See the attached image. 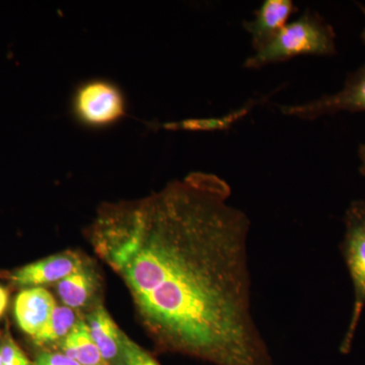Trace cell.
<instances>
[{"label": "cell", "instance_id": "1", "mask_svg": "<svg viewBox=\"0 0 365 365\" xmlns=\"http://www.w3.org/2000/svg\"><path fill=\"white\" fill-rule=\"evenodd\" d=\"M230 195L222 178L193 173L145 198L104 204L91 242L162 349L274 365L252 312L251 222Z\"/></svg>", "mask_w": 365, "mask_h": 365}, {"label": "cell", "instance_id": "2", "mask_svg": "<svg viewBox=\"0 0 365 365\" xmlns=\"http://www.w3.org/2000/svg\"><path fill=\"white\" fill-rule=\"evenodd\" d=\"M336 53L333 26L317 11L307 9L299 19L281 29L267 45L248 57L244 66L259 69L304 55L333 56Z\"/></svg>", "mask_w": 365, "mask_h": 365}, {"label": "cell", "instance_id": "3", "mask_svg": "<svg viewBox=\"0 0 365 365\" xmlns=\"http://www.w3.org/2000/svg\"><path fill=\"white\" fill-rule=\"evenodd\" d=\"M344 225L340 249L354 292L351 318L340 345L341 352L347 354L351 350L365 307V200L352 201L346 210Z\"/></svg>", "mask_w": 365, "mask_h": 365}, {"label": "cell", "instance_id": "4", "mask_svg": "<svg viewBox=\"0 0 365 365\" xmlns=\"http://www.w3.org/2000/svg\"><path fill=\"white\" fill-rule=\"evenodd\" d=\"M71 109L83 126L106 128L118 123L126 115V100L116 83L109 79L93 78L76 88Z\"/></svg>", "mask_w": 365, "mask_h": 365}, {"label": "cell", "instance_id": "5", "mask_svg": "<svg viewBox=\"0 0 365 365\" xmlns=\"http://www.w3.org/2000/svg\"><path fill=\"white\" fill-rule=\"evenodd\" d=\"M280 112L300 120L319 119L340 112H365V63L351 72L342 90L302 104L279 106Z\"/></svg>", "mask_w": 365, "mask_h": 365}, {"label": "cell", "instance_id": "6", "mask_svg": "<svg viewBox=\"0 0 365 365\" xmlns=\"http://www.w3.org/2000/svg\"><path fill=\"white\" fill-rule=\"evenodd\" d=\"M85 264L81 255L66 251L16 269L7 277L18 287H42V285L58 283Z\"/></svg>", "mask_w": 365, "mask_h": 365}, {"label": "cell", "instance_id": "7", "mask_svg": "<svg viewBox=\"0 0 365 365\" xmlns=\"http://www.w3.org/2000/svg\"><path fill=\"white\" fill-rule=\"evenodd\" d=\"M297 11L290 0H266L255 11L254 19L242 23L251 36L254 52L262 49L288 24L290 16Z\"/></svg>", "mask_w": 365, "mask_h": 365}, {"label": "cell", "instance_id": "8", "mask_svg": "<svg viewBox=\"0 0 365 365\" xmlns=\"http://www.w3.org/2000/svg\"><path fill=\"white\" fill-rule=\"evenodd\" d=\"M91 339L109 365H124L126 335L115 323L103 304L91 309L86 321Z\"/></svg>", "mask_w": 365, "mask_h": 365}, {"label": "cell", "instance_id": "9", "mask_svg": "<svg viewBox=\"0 0 365 365\" xmlns=\"http://www.w3.org/2000/svg\"><path fill=\"white\" fill-rule=\"evenodd\" d=\"M56 307L54 297L44 287H29L16 297L14 314L21 330L33 338L48 323Z\"/></svg>", "mask_w": 365, "mask_h": 365}, {"label": "cell", "instance_id": "10", "mask_svg": "<svg viewBox=\"0 0 365 365\" xmlns=\"http://www.w3.org/2000/svg\"><path fill=\"white\" fill-rule=\"evenodd\" d=\"M98 287V275L86 263L76 272L71 273L57 284V292L66 307L78 309L90 304Z\"/></svg>", "mask_w": 365, "mask_h": 365}, {"label": "cell", "instance_id": "11", "mask_svg": "<svg viewBox=\"0 0 365 365\" xmlns=\"http://www.w3.org/2000/svg\"><path fill=\"white\" fill-rule=\"evenodd\" d=\"M59 346L61 353L81 365H109L91 339L88 325L83 319H78L73 330L59 343Z\"/></svg>", "mask_w": 365, "mask_h": 365}, {"label": "cell", "instance_id": "12", "mask_svg": "<svg viewBox=\"0 0 365 365\" xmlns=\"http://www.w3.org/2000/svg\"><path fill=\"white\" fill-rule=\"evenodd\" d=\"M78 322L74 309L66 306L56 307L48 323L34 336V343L41 347L60 343L73 330Z\"/></svg>", "mask_w": 365, "mask_h": 365}, {"label": "cell", "instance_id": "13", "mask_svg": "<svg viewBox=\"0 0 365 365\" xmlns=\"http://www.w3.org/2000/svg\"><path fill=\"white\" fill-rule=\"evenodd\" d=\"M124 365H160L150 353L137 345L130 338H125Z\"/></svg>", "mask_w": 365, "mask_h": 365}, {"label": "cell", "instance_id": "14", "mask_svg": "<svg viewBox=\"0 0 365 365\" xmlns=\"http://www.w3.org/2000/svg\"><path fill=\"white\" fill-rule=\"evenodd\" d=\"M0 356L4 365H32L25 353L9 336L4 337L0 344Z\"/></svg>", "mask_w": 365, "mask_h": 365}, {"label": "cell", "instance_id": "15", "mask_svg": "<svg viewBox=\"0 0 365 365\" xmlns=\"http://www.w3.org/2000/svg\"><path fill=\"white\" fill-rule=\"evenodd\" d=\"M32 365H81L61 352L41 353Z\"/></svg>", "mask_w": 365, "mask_h": 365}, {"label": "cell", "instance_id": "16", "mask_svg": "<svg viewBox=\"0 0 365 365\" xmlns=\"http://www.w3.org/2000/svg\"><path fill=\"white\" fill-rule=\"evenodd\" d=\"M7 302H9V292L4 287H0V317L6 311Z\"/></svg>", "mask_w": 365, "mask_h": 365}, {"label": "cell", "instance_id": "17", "mask_svg": "<svg viewBox=\"0 0 365 365\" xmlns=\"http://www.w3.org/2000/svg\"><path fill=\"white\" fill-rule=\"evenodd\" d=\"M359 157L360 160L359 172L362 176H365V144H361L359 146Z\"/></svg>", "mask_w": 365, "mask_h": 365}, {"label": "cell", "instance_id": "18", "mask_svg": "<svg viewBox=\"0 0 365 365\" xmlns=\"http://www.w3.org/2000/svg\"><path fill=\"white\" fill-rule=\"evenodd\" d=\"M0 365H4V362H2L1 356H0Z\"/></svg>", "mask_w": 365, "mask_h": 365}, {"label": "cell", "instance_id": "19", "mask_svg": "<svg viewBox=\"0 0 365 365\" xmlns=\"http://www.w3.org/2000/svg\"></svg>", "mask_w": 365, "mask_h": 365}]
</instances>
